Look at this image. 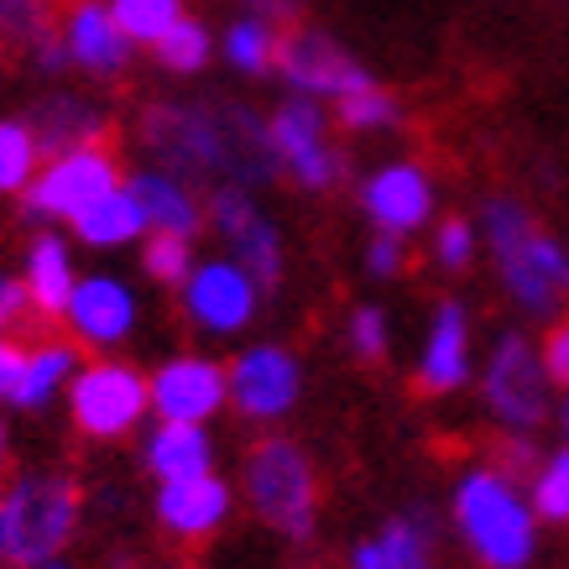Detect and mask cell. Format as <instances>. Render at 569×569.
Wrapping results in <instances>:
<instances>
[{"instance_id":"obj_1","label":"cell","mask_w":569,"mask_h":569,"mask_svg":"<svg viewBox=\"0 0 569 569\" xmlns=\"http://www.w3.org/2000/svg\"><path fill=\"white\" fill-rule=\"evenodd\" d=\"M141 147L157 168L189 178L193 189H267L277 183V157L267 116L236 100H162L141 116Z\"/></svg>"},{"instance_id":"obj_2","label":"cell","mask_w":569,"mask_h":569,"mask_svg":"<svg viewBox=\"0 0 569 569\" xmlns=\"http://www.w3.org/2000/svg\"><path fill=\"white\" fill-rule=\"evenodd\" d=\"M481 246L491 251L497 282L522 319H565L569 309V246L522 204L518 193H486Z\"/></svg>"},{"instance_id":"obj_3","label":"cell","mask_w":569,"mask_h":569,"mask_svg":"<svg viewBox=\"0 0 569 569\" xmlns=\"http://www.w3.org/2000/svg\"><path fill=\"white\" fill-rule=\"evenodd\" d=\"M449 522L481 569H528L538 559V512L528 501V486L512 481L497 460L466 466L455 476Z\"/></svg>"},{"instance_id":"obj_4","label":"cell","mask_w":569,"mask_h":569,"mask_svg":"<svg viewBox=\"0 0 569 569\" xmlns=\"http://www.w3.org/2000/svg\"><path fill=\"white\" fill-rule=\"evenodd\" d=\"M84 497L63 470H21L0 481V569H42L79 533Z\"/></svg>"},{"instance_id":"obj_5","label":"cell","mask_w":569,"mask_h":569,"mask_svg":"<svg viewBox=\"0 0 569 569\" xmlns=\"http://www.w3.org/2000/svg\"><path fill=\"white\" fill-rule=\"evenodd\" d=\"M246 507L288 543H309L319 528V466L288 433H267L246 455Z\"/></svg>"},{"instance_id":"obj_6","label":"cell","mask_w":569,"mask_h":569,"mask_svg":"<svg viewBox=\"0 0 569 569\" xmlns=\"http://www.w3.org/2000/svg\"><path fill=\"white\" fill-rule=\"evenodd\" d=\"M481 408L507 439H533L553 418V381L522 329H501L481 361Z\"/></svg>"},{"instance_id":"obj_7","label":"cell","mask_w":569,"mask_h":569,"mask_svg":"<svg viewBox=\"0 0 569 569\" xmlns=\"http://www.w3.org/2000/svg\"><path fill=\"white\" fill-rule=\"evenodd\" d=\"M69 418L94 445L131 439L152 418L147 371H137L131 361H84L79 377L69 381Z\"/></svg>"},{"instance_id":"obj_8","label":"cell","mask_w":569,"mask_h":569,"mask_svg":"<svg viewBox=\"0 0 569 569\" xmlns=\"http://www.w3.org/2000/svg\"><path fill=\"white\" fill-rule=\"evenodd\" d=\"M121 157L110 152L104 141L89 147H69V152H52L37 168L32 189L21 193V209L37 224H73L94 199H104L110 189H121Z\"/></svg>"},{"instance_id":"obj_9","label":"cell","mask_w":569,"mask_h":569,"mask_svg":"<svg viewBox=\"0 0 569 569\" xmlns=\"http://www.w3.org/2000/svg\"><path fill=\"white\" fill-rule=\"evenodd\" d=\"M267 141H272L277 173H288L303 193H329L346 178V152L329 137V104L319 100H288L267 116Z\"/></svg>"},{"instance_id":"obj_10","label":"cell","mask_w":569,"mask_h":569,"mask_svg":"<svg viewBox=\"0 0 569 569\" xmlns=\"http://www.w3.org/2000/svg\"><path fill=\"white\" fill-rule=\"evenodd\" d=\"M261 288L236 257H199L189 282L178 288V313L193 335L204 340H236L257 325L261 313Z\"/></svg>"},{"instance_id":"obj_11","label":"cell","mask_w":569,"mask_h":569,"mask_svg":"<svg viewBox=\"0 0 569 569\" xmlns=\"http://www.w3.org/2000/svg\"><path fill=\"white\" fill-rule=\"evenodd\" d=\"M224 381H230V413L272 429L303 397V361L277 340H251L224 361Z\"/></svg>"},{"instance_id":"obj_12","label":"cell","mask_w":569,"mask_h":569,"mask_svg":"<svg viewBox=\"0 0 569 569\" xmlns=\"http://www.w3.org/2000/svg\"><path fill=\"white\" fill-rule=\"evenodd\" d=\"M204 224L230 246L224 257H236L246 272L257 277L261 293H272L277 282L288 277V241H282L277 220L257 204L251 189H209Z\"/></svg>"},{"instance_id":"obj_13","label":"cell","mask_w":569,"mask_h":569,"mask_svg":"<svg viewBox=\"0 0 569 569\" xmlns=\"http://www.w3.org/2000/svg\"><path fill=\"white\" fill-rule=\"evenodd\" d=\"M147 397H152L157 423H204L209 429L230 408L224 361H214L209 350H178L147 371Z\"/></svg>"},{"instance_id":"obj_14","label":"cell","mask_w":569,"mask_h":569,"mask_svg":"<svg viewBox=\"0 0 569 569\" xmlns=\"http://www.w3.org/2000/svg\"><path fill=\"white\" fill-rule=\"evenodd\" d=\"M277 73H282L288 94L319 100V104H340L346 94L371 84V73H366L329 32H319V27H288V32H282Z\"/></svg>"},{"instance_id":"obj_15","label":"cell","mask_w":569,"mask_h":569,"mask_svg":"<svg viewBox=\"0 0 569 569\" xmlns=\"http://www.w3.org/2000/svg\"><path fill=\"white\" fill-rule=\"evenodd\" d=\"M356 204L371 220V230L381 236H418L433 224V209H439V189H433V173L423 162H408V157H392V162H377L371 173L356 183Z\"/></svg>"},{"instance_id":"obj_16","label":"cell","mask_w":569,"mask_h":569,"mask_svg":"<svg viewBox=\"0 0 569 569\" xmlns=\"http://www.w3.org/2000/svg\"><path fill=\"white\" fill-rule=\"evenodd\" d=\"M58 325L79 350H121L141 325V298L121 272H79L69 309Z\"/></svg>"},{"instance_id":"obj_17","label":"cell","mask_w":569,"mask_h":569,"mask_svg":"<svg viewBox=\"0 0 569 569\" xmlns=\"http://www.w3.org/2000/svg\"><path fill=\"white\" fill-rule=\"evenodd\" d=\"M476 377V325L460 298H439L423 329V346L413 361V381L423 397H455Z\"/></svg>"},{"instance_id":"obj_18","label":"cell","mask_w":569,"mask_h":569,"mask_svg":"<svg viewBox=\"0 0 569 569\" xmlns=\"http://www.w3.org/2000/svg\"><path fill=\"white\" fill-rule=\"evenodd\" d=\"M236 512V486L224 481L220 470L209 476H193V481H173V486H157L152 497V518L157 528L178 543H204L230 522Z\"/></svg>"},{"instance_id":"obj_19","label":"cell","mask_w":569,"mask_h":569,"mask_svg":"<svg viewBox=\"0 0 569 569\" xmlns=\"http://www.w3.org/2000/svg\"><path fill=\"white\" fill-rule=\"evenodd\" d=\"M58 37H63V48H69L73 69L89 73V79H100V84L126 79L131 52H137L126 42L121 27H116V17H110L104 0H69L63 17H58Z\"/></svg>"},{"instance_id":"obj_20","label":"cell","mask_w":569,"mask_h":569,"mask_svg":"<svg viewBox=\"0 0 569 569\" xmlns=\"http://www.w3.org/2000/svg\"><path fill=\"white\" fill-rule=\"evenodd\" d=\"M79 346L73 340H37V346H21L17 371L0 392V408H17V413H42L58 397H69V381L79 377Z\"/></svg>"},{"instance_id":"obj_21","label":"cell","mask_w":569,"mask_h":569,"mask_svg":"<svg viewBox=\"0 0 569 569\" xmlns=\"http://www.w3.org/2000/svg\"><path fill=\"white\" fill-rule=\"evenodd\" d=\"M126 183L137 193L152 236H183V241H193V236L204 230V199H199V189H193L189 178H178L152 162V168L131 173Z\"/></svg>"},{"instance_id":"obj_22","label":"cell","mask_w":569,"mask_h":569,"mask_svg":"<svg viewBox=\"0 0 569 569\" xmlns=\"http://www.w3.org/2000/svg\"><path fill=\"white\" fill-rule=\"evenodd\" d=\"M141 466L157 486L209 476L214 470V433L204 423H157L152 418V429L141 439Z\"/></svg>"},{"instance_id":"obj_23","label":"cell","mask_w":569,"mask_h":569,"mask_svg":"<svg viewBox=\"0 0 569 569\" xmlns=\"http://www.w3.org/2000/svg\"><path fill=\"white\" fill-rule=\"evenodd\" d=\"M21 288H27V298H32V313H42V319H63L73 288H79V267H73L69 236L37 230L32 241H27V257H21Z\"/></svg>"},{"instance_id":"obj_24","label":"cell","mask_w":569,"mask_h":569,"mask_svg":"<svg viewBox=\"0 0 569 569\" xmlns=\"http://www.w3.org/2000/svg\"><path fill=\"white\" fill-rule=\"evenodd\" d=\"M104 116L100 100H89L79 89H52L48 100H37V116H32V131L42 141V152H69V147H89V141L104 137Z\"/></svg>"},{"instance_id":"obj_25","label":"cell","mask_w":569,"mask_h":569,"mask_svg":"<svg viewBox=\"0 0 569 569\" xmlns=\"http://www.w3.org/2000/svg\"><path fill=\"white\" fill-rule=\"evenodd\" d=\"M69 230L79 236V246H89V251H126V246H141L147 236H152V230H147V214H141V204H137V193H131V183L110 189L104 199H94Z\"/></svg>"},{"instance_id":"obj_26","label":"cell","mask_w":569,"mask_h":569,"mask_svg":"<svg viewBox=\"0 0 569 569\" xmlns=\"http://www.w3.org/2000/svg\"><path fill=\"white\" fill-rule=\"evenodd\" d=\"M350 569H433V528L429 518H392L381 533L350 549Z\"/></svg>"},{"instance_id":"obj_27","label":"cell","mask_w":569,"mask_h":569,"mask_svg":"<svg viewBox=\"0 0 569 569\" xmlns=\"http://www.w3.org/2000/svg\"><path fill=\"white\" fill-rule=\"evenodd\" d=\"M277 48H282V27L261 17H236L220 32V58L224 69H236L241 79H261V73H277Z\"/></svg>"},{"instance_id":"obj_28","label":"cell","mask_w":569,"mask_h":569,"mask_svg":"<svg viewBox=\"0 0 569 569\" xmlns=\"http://www.w3.org/2000/svg\"><path fill=\"white\" fill-rule=\"evenodd\" d=\"M42 162H48V152H42L32 121L0 116V199H11V193L21 199V193L32 189V178Z\"/></svg>"},{"instance_id":"obj_29","label":"cell","mask_w":569,"mask_h":569,"mask_svg":"<svg viewBox=\"0 0 569 569\" xmlns=\"http://www.w3.org/2000/svg\"><path fill=\"white\" fill-rule=\"evenodd\" d=\"M104 6H110V17H116V27L126 32L131 48H157L178 21L189 17L183 0H104Z\"/></svg>"},{"instance_id":"obj_30","label":"cell","mask_w":569,"mask_h":569,"mask_svg":"<svg viewBox=\"0 0 569 569\" xmlns=\"http://www.w3.org/2000/svg\"><path fill=\"white\" fill-rule=\"evenodd\" d=\"M335 110V121L346 126L350 137H387L397 121H402V104H397L392 89H381L377 79L366 89H356V94H346L340 104H329Z\"/></svg>"},{"instance_id":"obj_31","label":"cell","mask_w":569,"mask_h":569,"mask_svg":"<svg viewBox=\"0 0 569 569\" xmlns=\"http://www.w3.org/2000/svg\"><path fill=\"white\" fill-rule=\"evenodd\" d=\"M152 58H157V69L189 79V73H204L209 69V58H214V37H209V27L199 17H183L173 32L152 48Z\"/></svg>"},{"instance_id":"obj_32","label":"cell","mask_w":569,"mask_h":569,"mask_svg":"<svg viewBox=\"0 0 569 569\" xmlns=\"http://www.w3.org/2000/svg\"><path fill=\"white\" fill-rule=\"evenodd\" d=\"M528 501H533L538 522L569 528V449L565 445L538 460V470L528 476Z\"/></svg>"},{"instance_id":"obj_33","label":"cell","mask_w":569,"mask_h":569,"mask_svg":"<svg viewBox=\"0 0 569 569\" xmlns=\"http://www.w3.org/2000/svg\"><path fill=\"white\" fill-rule=\"evenodd\" d=\"M429 257L433 267L445 277H460L476 267V257H481V224L466 220V214H449V220L433 224V236H429Z\"/></svg>"},{"instance_id":"obj_34","label":"cell","mask_w":569,"mask_h":569,"mask_svg":"<svg viewBox=\"0 0 569 569\" xmlns=\"http://www.w3.org/2000/svg\"><path fill=\"white\" fill-rule=\"evenodd\" d=\"M193 267H199V251L183 236H147L141 241V277H152L157 288H183Z\"/></svg>"},{"instance_id":"obj_35","label":"cell","mask_w":569,"mask_h":569,"mask_svg":"<svg viewBox=\"0 0 569 569\" xmlns=\"http://www.w3.org/2000/svg\"><path fill=\"white\" fill-rule=\"evenodd\" d=\"M52 32H58L52 0H0V42H6V48L32 52L37 42Z\"/></svg>"},{"instance_id":"obj_36","label":"cell","mask_w":569,"mask_h":569,"mask_svg":"<svg viewBox=\"0 0 569 569\" xmlns=\"http://www.w3.org/2000/svg\"><path fill=\"white\" fill-rule=\"evenodd\" d=\"M346 346L361 366H381L392 350V319L381 303H356L346 319Z\"/></svg>"},{"instance_id":"obj_37","label":"cell","mask_w":569,"mask_h":569,"mask_svg":"<svg viewBox=\"0 0 569 569\" xmlns=\"http://www.w3.org/2000/svg\"><path fill=\"white\" fill-rule=\"evenodd\" d=\"M361 267H366V277H377V282H397V277L408 272V241H402V236H381L377 230L361 251Z\"/></svg>"},{"instance_id":"obj_38","label":"cell","mask_w":569,"mask_h":569,"mask_svg":"<svg viewBox=\"0 0 569 569\" xmlns=\"http://www.w3.org/2000/svg\"><path fill=\"white\" fill-rule=\"evenodd\" d=\"M27 319H32V298L21 288V272H11V267L0 261V335L11 340Z\"/></svg>"},{"instance_id":"obj_39","label":"cell","mask_w":569,"mask_h":569,"mask_svg":"<svg viewBox=\"0 0 569 569\" xmlns=\"http://www.w3.org/2000/svg\"><path fill=\"white\" fill-rule=\"evenodd\" d=\"M538 356H543V371H549L553 387L569 392V319H553L549 335H543V346H538Z\"/></svg>"},{"instance_id":"obj_40","label":"cell","mask_w":569,"mask_h":569,"mask_svg":"<svg viewBox=\"0 0 569 569\" xmlns=\"http://www.w3.org/2000/svg\"><path fill=\"white\" fill-rule=\"evenodd\" d=\"M32 63H37V73H48V79H58V73L73 69V63H69V48H63V37H58V32L37 42V48H32Z\"/></svg>"},{"instance_id":"obj_41","label":"cell","mask_w":569,"mask_h":569,"mask_svg":"<svg viewBox=\"0 0 569 569\" xmlns=\"http://www.w3.org/2000/svg\"><path fill=\"white\" fill-rule=\"evenodd\" d=\"M246 17H261L272 21V27H288V21L298 17V0H241Z\"/></svg>"},{"instance_id":"obj_42","label":"cell","mask_w":569,"mask_h":569,"mask_svg":"<svg viewBox=\"0 0 569 569\" xmlns=\"http://www.w3.org/2000/svg\"><path fill=\"white\" fill-rule=\"evenodd\" d=\"M17 356H21V346L0 335V392H6V381H11V371H17Z\"/></svg>"},{"instance_id":"obj_43","label":"cell","mask_w":569,"mask_h":569,"mask_svg":"<svg viewBox=\"0 0 569 569\" xmlns=\"http://www.w3.org/2000/svg\"><path fill=\"white\" fill-rule=\"evenodd\" d=\"M553 429H559V445L569 449V392L553 402Z\"/></svg>"},{"instance_id":"obj_44","label":"cell","mask_w":569,"mask_h":569,"mask_svg":"<svg viewBox=\"0 0 569 569\" xmlns=\"http://www.w3.org/2000/svg\"><path fill=\"white\" fill-rule=\"evenodd\" d=\"M6 466H11V429H6V413H0V481H6Z\"/></svg>"},{"instance_id":"obj_45","label":"cell","mask_w":569,"mask_h":569,"mask_svg":"<svg viewBox=\"0 0 569 569\" xmlns=\"http://www.w3.org/2000/svg\"><path fill=\"white\" fill-rule=\"evenodd\" d=\"M42 569H73V565H69V559H48V565H42Z\"/></svg>"}]
</instances>
